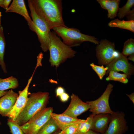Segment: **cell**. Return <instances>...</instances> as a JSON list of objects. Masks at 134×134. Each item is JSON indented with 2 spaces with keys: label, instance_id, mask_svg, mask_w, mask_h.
<instances>
[{
  "label": "cell",
  "instance_id": "obj_1",
  "mask_svg": "<svg viewBox=\"0 0 134 134\" xmlns=\"http://www.w3.org/2000/svg\"><path fill=\"white\" fill-rule=\"evenodd\" d=\"M35 11L50 30L55 27H67L62 17L61 0H30Z\"/></svg>",
  "mask_w": 134,
  "mask_h": 134
},
{
  "label": "cell",
  "instance_id": "obj_2",
  "mask_svg": "<svg viewBox=\"0 0 134 134\" xmlns=\"http://www.w3.org/2000/svg\"><path fill=\"white\" fill-rule=\"evenodd\" d=\"M49 99L48 92L39 91L30 94L25 106L16 121L20 126L23 125L46 107Z\"/></svg>",
  "mask_w": 134,
  "mask_h": 134
},
{
  "label": "cell",
  "instance_id": "obj_3",
  "mask_svg": "<svg viewBox=\"0 0 134 134\" xmlns=\"http://www.w3.org/2000/svg\"><path fill=\"white\" fill-rule=\"evenodd\" d=\"M49 37V61L51 66L57 68L68 58L75 56L76 52L66 45L54 32L50 31Z\"/></svg>",
  "mask_w": 134,
  "mask_h": 134
},
{
  "label": "cell",
  "instance_id": "obj_4",
  "mask_svg": "<svg viewBox=\"0 0 134 134\" xmlns=\"http://www.w3.org/2000/svg\"><path fill=\"white\" fill-rule=\"evenodd\" d=\"M52 29L56 34L61 38L66 45L71 48L78 46L85 41L97 44L99 42L95 37L82 34L77 28L58 27H55Z\"/></svg>",
  "mask_w": 134,
  "mask_h": 134
},
{
  "label": "cell",
  "instance_id": "obj_5",
  "mask_svg": "<svg viewBox=\"0 0 134 134\" xmlns=\"http://www.w3.org/2000/svg\"><path fill=\"white\" fill-rule=\"evenodd\" d=\"M28 2L30 15L35 26L34 32L37 36L42 50L44 52H46L48 50L49 33L50 30L45 22L35 11L30 0H28Z\"/></svg>",
  "mask_w": 134,
  "mask_h": 134
},
{
  "label": "cell",
  "instance_id": "obj_6",
  "mask_svg": "<svg viewBox=\"0 0 134 134\" xmlns=\"http://www.w3.org/2000/svg\"><path fill=\"white\" fill-rule=\"evenodd\" d=\"M53 107H45L41 110L26 123L20 126L24 134H36L40 129L51 118L50 113Z\"/></svg>",
  "mask_w": 134,
  "mask_h": 134
},
{
  "label": "cell",
  "instance_id": "obj_7",
  "mask_svg": "<svg viewBox=\"0 0 134 134\" xmlns=\"http://www.w3.org/2000/svg\"><path fill=\"white\" fill-rule=\"evenodd\" d=\"M97 45L96 54L100 65H107L120 53L115 50L114 43L106 39H102Z\"/></svg>",
  "mask_w": 134,
  "mask_h": 134
},
{
  "label": "cell",
  "instance_id": "obj_8",
  "mask_svg": "<svg viewBox=\"0 0 134 134\" xmlns=\"http://www.w3.org/2000/svg\"><path fill=\"white\" fill-rule=\"evenodd\" d=\"M113 88V85L109 83L105 91L99 98L94 100L86 101L90 105V111L95 115L106 113L111 114L114 112L111 110L109 102V97Z\"/></svg>",
  "mask_w": 134,
  "mask_h": 134
},
{
  "label": "cell",
  "instance_id": "obj_9",
  "mask_svg": "<svg viewBox=\"0 0 134 134\" xmlns=\"http://www.w3.org/2000/svg\"><path fill=\"white\" fill-rule=\"evenodd\" d=\"M125 114L122 111L114 112L110 114L107 128L103 134H123L128 130V127L125 118Z\"/></svg>",
  "mask_w": 134,
  "mask_h": 134
},
{
  "label": "cell",
  "instance_id": "obj_10",
  "mask_svg": "<svg viewBox=\"0 0 134 134\" xmlns=\"http://www.w3.org/2000/svg\"><path fill=\"white\" fill-rule=\"evenodd\" d=\"M106 67L108 68L106 74V75H108L110 71H121L127 74L128 78H129L134 73V66L129 62L127 57L121 53Z\"/></svg>",
  "mask_w": 134,
  "mask_h": 134
},
{
  "label": "cell",
  "instance_id": "obj_11",
  "mask_svg": "<svg viewBox=\"0 0 134 134\" xmlns=\"http://www.w3.org/2000/svg\"><path fill=\"white\" fill-rule=\"evenodd\" d=\"M34 72L29 79L24 89L18 91V97L14 105L6 117L13 121H15L18 116L25 106L28 97V89L32 80Z\"/></svg>",
  "mask_w": 134,
  "mask_h": 134
},
{
  "label": "cell",
  "instance_id": "obj_12",
  "mask_svg": "<svg viewBox=\"0 0 134 134\" xmlns=\"http://www.w3.org/2000/svg\"><path fill=\"white\" fill-rule=\"evenodd\" d=\"M71 99L68 106L62 114L73 118H76L78 116L90 109L89 104L83 101L77 96L72 94Z\"/></svg>",
  "mask_w": 134,
  "mask_h": 134
},
{
  "label": "cell",
  "instance_id": "obj_13",
  "mask_svg": "<svg viewBox=\"0 0 134 134\" xmlns=\"http://www.w3.org/2000/svg\"><path fill=\"white\" fill-rule=\"evenodd\" d=\"M5 12H14L22 16L27 21L30 29L34 32L35 26L29 14L24 0H13Z\"/></svg>",
  "mask_w": 134,
  "mask_h": 134
},
{
  "label": "cell",
  "instance_id": "obj_14",
  "mask_svg": "<svg viewBox=\"0 0 134 134\" xmlns=\"http://www.w3.org/2000/svg\"><path fill=\"white\" fill-rule=\"evenodd\" d=\"M18 95L11 89L0 98V114L6 117L14 105Z\"/></svg>",
  "mask_w": 134,
  "mask_h": 134
},
{
  "label": "cell",
  "instance_id": "obj_15",
  "mask_svg": "<svg viewBox=\"0 0 134 134\" xmlns=\"http://www.w3.org/2000/svg\"><path fill=\"white\" fill-rule=\"evenodd\" d=\"M110 116V114L107 113L95 115L93 118L90 130L103 134L108 127Z\"/></svg>",
  "mask_w": 134,
  "mask_h": 134
},
{
  "label": "cell",
  "instance_id": "obj_16",
  "mask_svg": "<svg viewBox=\"0 0 134 134\" xmlns=\"http://www.w3.org/2000/svg\"><path fill=\"white\" fill-rule=\"evenodd\" d=\"M51 117L55 122L59 128L62 131L69 126L80 123L85 120L74 118L67 115L52 112Z\"/></svg>",
  "mask_w": 134,
  "mask_h": 134
},
{
  "label": "cell",
  "instance_id": "obj_17",
  "mask_svg": "<svg viewBox=\"0 0 134 134\" xmlns=\"http://www.w3.org/2000/svg\"><path fill=\"white\" fill-rule=\"evenodd\" d=\"M111 27H118L126 29L133 32H134V21L120 20L118 19L111 21L108 24Z\"/></svg>",
  "mask_w": 134,
  "mask_h": 134
},
{
  "label": "cell",
  "instance_id": "obj_18",
  "mask_svg": "<svg viewBox=\"0 0 134 134\" xmlns=\"http://www.w3.org/2000/svg\"><path fill=\"white\" fill-rule=\"evenodd\" d=\"M60 130L51 117L40 129L36 134H51Z\"/></svg>",
  "mask_w": 134,
  "mask_h": 134
},
{
  "label": "cell",
  "instance_id": "obj_19",
  "mask_svg": "<svg viewBox=\"0 0 134 134\" xmlns=\"http://www.w3.org/2000/svg\"><path fill=\"white\" fill-rule=\"evenodd\" d=\"M5 45L6 41L3 28L1 26L0 27V66L3 72L6 73L7 71L4 60Z\"/></svg>",
  "mask_w": 134,
  "mask_h": 134
},
{
  "label": "cell",
  "instance_id": "obj_20",
  "mask_svg": "<svg viewBox=\"0 0 134 134\" xmlns=\"http://www.w3.org/2000/svg\"><path fill=\"white\" fill-rule=\"evenodd\" d=\"M19 85L17 79L13 76L5 78H0V90L5 91L9 89H15Z\"/></svg>",
  "mask_w": 134,
  "mask_h": 134
},
{
  "label": "cell",
  "instance_id": "obj_21",
  "mask_svg": "<svg viewBox=\"0 0 134 134\" xmlns=\"http://www.w3.org/2000/svg\"><path fill=\"white\" fill-rule=\"evenodd\" d=\"M95 115L92 113L86 120L79 123L75 134L85 133L90 130L93 118Z\"/></svg>",
  "mask_w": 134,
  "mask_h": 134
},
{
  "label": "cell",
  "instance_id": "obj_22",
  "mask_svg": "<svg viewBox=\"0 0 134 134\" xmlns=\"http://www.w3.org/2000/svg\"><path fill=\"white\" fill-rule=\"evenodd\" d=\"M109 74L108 76L106 78L107 81H117L124 84L127 83L128 82L127 76L125 73H120L111 71Z\"/></svg>",
  "mask_w": 134,
  "mask_h": 134
},
{
  "label": "cell",
  "instance_id": "obj_23",
  "mask_svg": "<svg viewBox=\"0 0 134 134\" xmlns=\"http://www.w3.org/2000/svg\"><path fill=\"white\" fill-rule=\"evenodd\" d=\"M134 4V0H128L124 6L119 8L117 15L118 17L122 19L128 15L131 11V9Z\"/></svg>",
  "mask_w": 134,
  "mask_h": 134
},
{
  "label": "cell",
  "instance_id": "obj_24",
  "mask_svg": "<svg viewBox=\"0 0 134 134\" xmlns=\"http://www.w3.org/2000/svg\"><path fill=\"white\" fill-rule=\"evenodd\" d=\"M121 54L125 57L134 53V40L132 38L128 39L124 43Z\"/></svg>",
  "mask_w": 134,
  "mask_h": 134
},
{
  "label": "cell",
  "instance_id": "obj_25",
  "mask_svg": "<svg viewBox=\"0 0 134 134\" xmlns=\"http://www.w3.org/2000/svg\"><path fill=\"white\" fill-rule=\"evenodd\" d=\"M120 1V0H111L110 6L107 10L108 18L112 19L116 16Z\"/></svg>",
  "mask_w": 134,
  "mask_h": 134
},
{
  "label": "cell",
  "instance_id": "obj_26",
  "mask_svg": "<svg viewBox=\"0 0 134 134\" xmlns=\"http://www.w3.org/2000/svg\"><path fill=\"white\" fill-rule=\"evenodd\" d=\"M7 124L12 134H24V133L17 122L9 118L7 119Z\"/></svg>",
  "mask_w": 134,
  "mask_h": 134
},
{
  "label": "cell",
  "instance_id": "obj_27",
  "mask_svg": "<svg viewBox=\"0 0 134 134\" xmlns=\"http://www.w3.org/2000/svg\"><path fill=\"white\" fill-rule=\"evenodd\" d=\"M90 66L96 72L100 79L101 80L106 74L108 69L107 67H104L103 65L100 66L95 65L93 63L90 64Z\"/></svg>",
  "mask_w": 134,
  "mask_h": 134
},
{
  "label": "cell",
  "instance_id": "obj_28",
  "mask_svg": "<svg viewBox=\"0 0 134 134\" xmlns=\"http://www.w3.org/2000/svg\"><path fill=\"white\" fill-rule=\"evenodd\" d=\"M79 123L67 127L64 130L61 131L60 134H75Z\"/></svg>",
  "mask_w": 134,
  "mask_h": 134
},
{
  "label": "cell",
  "instance_id": "obj_29",
  "mask_svg": "<svg viewBox=\"0 0 134 134\" xmlns=\"http://www.w3.org/2000/svg\"><path fill=\"white\" fill-rule=\"evenodd\" d=\"M97 1L100 4L102 8L108 10L110 7L111 4L110 0H97Z\"/></svg>",
  "mask_w": 134,
  "mask_h": 134
},
{
  "label": "cell",
  "instance_id": "obj_30",
  "mask_svg": "<svg viewBox=\"0 0 134 134\" xmlns=\"http://www.w3.org/2000/svg\"><path fill=\"white\" fill-rule=\"evenodd\" d=\"M59 97L61 101L65 102L68 100L69 96L68 94L65 92L60 96Z\"/></svg>",
  "mask_w": 134,
  "mask_h": 134
},
{
  "label": "cell",
  "instance_id": "obj_31",
  "mask_svg": "<svg viewBox=\"0 0 134 134\" xmlns=\"http://www.w3.org/2000/svg\"><path fill=\"white\" fill-rule=\"evenodd\" d=\"M65 92L64 89L61 86L58 87L56 90V97H59Z\"/></svg>",
  "mask_w": 134,
  "mask_h": 134
},
{
  "label": "cell",
  "instance_id": "obj_32",
  "mask_svg": "<svg viewBox=\"0 0 134 134\" xmlns=\"http://www.w3.org/2000/svg\"><path fill=\"white\" fill-rule=\"evenodd\" d=\"M126 16L129 19V20H134V9L132 10L131 12Z\"/></svg>",
  "mask_w": 134,
  "mask_h": 134
},
{
  "label": "cell",
  "instance_id": "obj_33",
  "mask_svg": "<svg viewBox=\"0 0 134 134\" xmlns=\"http://www.w3.org/2000/svg\"><path fill=\"white\" fill-rule=\"evenodd\" d=\"M11 0H4L3 5L4 9L7 10L8 7V6L11 1Z\"/></svg>",
  "mask_w": 134,
  "mask_h": 134
},
{
  "label": "cell",
  "instance_id": "obj_34",
  "mask_svg": "<svg viewBox=\"0 0 134 134\" xmlns=\"http://www.w3.org/2000/svg\"><path fill=\"white\" fill-rule=\"evenodd\" d=\"M129 97L130 99L132 101V102L134 103V93H133L129 95L126 94Z\"/></svg>",
  "mask_w": 134,
  "mask_h": 134
},
{
  "label": "cell",
  "instance_id": "obj_35",
  "mask_svg": "<svg viewBox=\"0 0 134 134\" xmlns=\"http://www.w3.org/2000/svg\"><path fill=\"white\" fill-rule=\"evenodd\" d=\"M81 134H100L90 130L86 133Z\"/></svg>",
  "mask_w": 134,
  "mask_h": 134
},
{
  "label": "cell",
  "instance_id": "obj_36",
  "mask_svg": "<svg viewBox=\"0 0 134 134\" xmlns=\"http://www.w3.org/2000/svg\"><path fill=\"white\" fill-rule=\"evenodd\" d=\"M128 60H129L132 61H134V53H133L130 55L128 57Z\"/></svg>",
  "mask_w": 134,
  "mask_h": 134
},
{
  "label": "cell",
  "instance_id": "obj_37",
  "mask_svg": "<svg viewBox=\"0 0 134 134\" xmlns=\"http://www.w3.org/2000/svg\"><path fill=\"white\" fill-rule=\"evenodd\" d=\"M7 91L0 90V98L5 95L7 93Z\"/></svg>",
  "mask_w": 134,
  "mask_h": 134
},
{
  "label": "cell",
  "instance_id": "obj_38",
  "mask_svg": "<svg viewBox=\"0 0 134 134\" xmlns=\"http://www.w3.org/2000/svg\"><path fill=\"white\" fill-rule=\"evenodd\" d=\"M3 1L4 0H0V6L4 9L3 5Z\"/></svg>",
  "mask_w": 134,
  "mask_h": 134
},
{
  "label": "cell",
  "instance_id": "obj_39",
  "mask_svg": "<svg viewBox=\"0 0 134 134\" xmlns=\"http://www.w3.org/2000/svg\"><path fill=\"white\" fill-rule=\"evenodd\" d=\"M59 131L57 132L51 134H60L59 133Z\"/></svg>",
  "mask_w": 134,
  "mask_h": 134
},
{
  "label": "cell",
  "instance_id": "obj_40",
  "mask_svg": "<svg viewBox=\"0 0 134 134\" xmlns=\"http://www.w3.org/2000/svg\"><path fill=\"white\" fill-rule=\"evenodd\" d=\"M1 12L0 11V27L1 26L0 25V23H1L0 19H1Z\"/></svg>",
  "mask_w": 134,
  "mask_h": 134
},
{
  "label": "cell",
  "instance_id": "obj_41",
  "mask_svg": "<svg viewBox=\"0 0 134 134\" xmlns=\"http://www.w3.org/2000/svg\"><path fill=\"white\" fill-rule=\"evenodd\" d=\"M1 122H0V125H1Z\"/></svg>",
  "mask_w": 134,
  "mask_h": 134
}]
</instances>
